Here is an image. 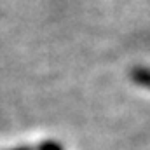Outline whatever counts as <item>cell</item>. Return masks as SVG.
<instances>
[{"label":"cell","mask_w":150,"mask_h":150,"mask_svg":"<svg viewBox=\"0 0 150 150\" xmlns=\"http://www.w3.org/2000/svg\"><path fill=\"white\" fill-rule=\"evenodd\" d=\"M131 77H133V80H134L136 84H140V86L150 89V70L149 68L138 67V68H134V70L131 72Z\"/></svg>","instance_id":"6da1fadb"},{"label":"cell","mask_w":150,"mask_h":150,"mask_svg":"<svg viewBox=\"0 0 150 150\" xmlns=\"http://www.w3.org/2000/svg\"><path fill=\"white\" fill-rule=\"evenodd\" d=\"M40 150H63V149H61V145H59V143H54V142H45V143L40 147Z\"/></svg>","instance_id":"7a4b0ae2"},{"label":"cell","mask_w":150,"mask_h":150,"mask_svg":"<svg viewBox=\"0 0 150 150\" xmlns=\"http://www.w3.org/2000/svg\"><path fill=\"white\" fill-rule=\"evenodd\" d=\"M14 150H32V149H28V147H19V149H14Z\"/></svg>","instance_id":"3957f363"}]
</instances>
